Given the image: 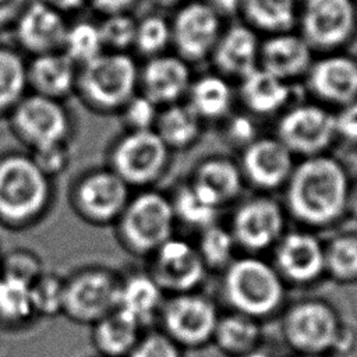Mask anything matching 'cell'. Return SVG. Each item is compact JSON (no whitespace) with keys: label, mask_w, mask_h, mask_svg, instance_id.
Masks as SVG:
<instances>
[{"label":"cell","mask_w":357,"mask_h":357,"mask_svg":"<svg viewBox=\"0 0 357 357\" xmlns=\"http://www.w3.org/2000/svg\"><path fill=\"white\" fill-rule=\"evenodd\" d=\"M294 165V155L276 137H258L238 162L244 181L264 194L283 188Z\"/></svg>","instance_id":"e0dca14e"},{"label":"cell","mask_w":357,"mask_h":357,"mask_svg":"<svg viewBox=\"0 0 357 357\" xmlns=\"http://www.w3.org/2000/svg\"><path fill=\"white\" fill-rule=\"evenodd\" d=\"M137 24L124 13L110 14L99 26L103 46L110 47L113 52L128 47L134 43Z\"/></svg>","instance_id":"7bdbcfd3"},{"label":"cell","mask_w":357,"mask_h":357,"mask_svg":"<svg viewBox=\"0 0 357 357\" xmlns=\"http://www.w3.org/2000/svg\"><path fill=\"white\" fill-rule=\"evenodd\" d=\"M42 1H47V4H53V6H59V7H74L77 4H79L81 0H42Z\"/></svg>","instance_id":"11a10c76"},{"label":"cell","mask_w":357,"mask_h":357,"mask_svg":"<svg viewBox=\"0 0 357 357\" xmlns=\"http://www.w3.org/2000/svg\"><path fill=\"white\" fill-rule=\"evenodd\" d=\"M259 45L254 28L250 25H234L220 33L212 59L219 74L241 79L259 67Z\"/></svg>","instance_id":"cb8c5ba5"},{"label":"cell","mask_w":357,"mask_h":357,"mask_svg":"<svg viewBox=\"0 0 357 357\" xmlns=\"http://www.w3.org/2000/svg\"><path fill=\"white\" fill-rule=\"evenodd\" d=\"M160 107L139 91L117 112L124 131L153 130Z\"/></svg>","instance_id":"ab89813d"},{"label":"cell","mask_w":357,"mask_h":357,"mask_svg":"<svg viewBox=\"0 0 357 357\" xmlns=\"http://www.w3.org/2000/svg\"><path fill=\"white\" fill-rule=\"evenodd\" d=\"M148 258L146 269L166 296L198 290L208 273L195 243L176 234Z\"/></svg>","instance_id":"9a60e30c"},{"label":"cell","mask_w":357,"mask_h":357,"mask_svg":"<svg viewBox=\"0 0 357 357\" xmlns=\"http://www.w3.org/2000/svg\"><path fill=\"white\" fill-rule=\"evenodd\" d=\"M234 92L226 77L220 74H205L192 79L185 102L206 121H223L233 107Z\"/></svg>","instance_id":"f1b7e54d"},{"label":"cell","mask_w":357,"mask_h":357,"mask_svg":"<svg viewBox=\"0 0 357 357\" xmlns=\"http://www.w3.org/2000/svg\"><path fill=\"white\" fill-rule=\"evenodd\" d=\"M178 56L199 61L212 53L220 36L219 14L206 1H192L176 14L170 28Z\"/></svg>","instance_id":"ac0fdd59"},{"label":"cell","mask_w":357,"mask_h":357,"mask_svg":"<svg viewBox=\"0 0 357 357\" xmlns=\"http://www.w3.org/2000/svg\"><path fill=\"white\" fill-rule=\"evenodd\" d=\"M10 126L28 151L70 142L73 117L61 100L28 92L10 112Z\"/></svg>","instance_id":"30bf717a"},{"label":"cell","mask_w":357,"mask_h":357,"mask_svg":"<svg viewBox=\"0 0 357 357\" xmlns=\"http://www.w3.org/2000/svg\"><path fill=\"white\" fill-rule=\"evenodd\" d=\"M172 31L169 24L158 15L144 18L137 24L134 45L145 56H158L169 43Z\"/></svg>","instance_id":"60d3db41"},{"label":"cell","mask_w":357,"mask_h":357,"mask_svg":"<svg viewBox=\"0 0 357 357\" xmlns=\"http://www.w3.org/2000/svg\"><path fill=\"white\" fill-rule=\"evenodd\" d=\"M132 190L110 167H95L81 173L70 188V205L86 223L114 225L124 211Z\"/></svg>","instance_id":"8fae6325"},{"label":"cell","mask_w":357,"mask_h":357,"mask_svg":"<svg viewBox=\"0 0 357 357\" xmlns=\"http://www.w3.org/2000/svg\"><path fill=\"white\" fill-rule=\"evenodd\" d=\"M166 293L148 269L130 271L121 275L117 310L126 312L144 329L158 324Z\"/></svg>","instance_id":"603a6c76"},{"label":"cell","mask_w":357,"mask_h":357,"mask_svg":"<svg viewBox=\"0 0 357 357\" xmlns=\"http://www.w3.org/2000/svg\"><path fill=\"white\" fill-rule=\"evenodd\" d=\"M286 216L284 206L262 192L234 208L229 230L237 248L254 255L275 247L286 231Z\"/></svg>","instance_id":"4fadbf2b"},{"label":"cell","mask_w":357,"mask_h":357,"mask_svg":"<svg viewBox=\"0 0 357 357\" xmlns=\"http://www.w3.org/2000/svg\"><path fill=\"white\" fill-rule=\"evenodd\" d=\"M195 247L208 272H222L233 259L237 248L229 227L218 223L198 231Z\"/></svg>","instance_id":"8d00e7d4"},{"label":"cell","mask_w":357,"mask_h":357,"mask_svg":"<svg viewBox=\"0 0 357 357\" xmlns=\"http://www.w3.org/2000/svg\"><path fill=\"white\" fill-rule=\"evenodd\" d=\"M356 343H357V336H356L354 328L343 324L342 331L337 336L335 349H333V356H336V354L346 356V354L351 353L356 347Z\"/></svg>","instance_id":"c3c4849f"},{"label":"cell","mask_w":357,"mask_h":357,"mask_svg":"<svg viewBox=\"0 0 357 357\" xmlns=\"http://www.w3.org/2000/svg\"><path fill=\"white\" fill-rule=\"evenodd\" d=\"M325 276L340 284L357 283V233H339L325 243Z\"/></svg>","instance_id":"e575fe53"},{"label":"cell","mask_w":357,"mask_h":357,"mask_svg":"<svg viewBox=\"0 0 357 357\" xmlns=\"http://www.w3.org/2000/svg\"><path fill=\"white\" fill-rule=\"evenodd\" d=\"M240 99L251 116L280 114L290 102V84L257 67L240 79Z\"/></svg>","instance_id":"4316f807"},{"label":"cell","mask_w":357,"mask_h":357,"mask_svg":"<svg viewBox=\"0 0 357 357\" xmlns=\"http://www.w3.org/2000/svg\"><path fill=\"white\" fill-rule=\"evenodd\" d=\"M310 92L324 106L342 107L357 100V60L347 54H329L312 61L305 74Z\"/></svg>","instance_id":"d6986e66"},{"label":"cell","mask_w":357,"mask_h":357,"mask_svg":"<svg viewBox=\"0 0 357 357\" xmlns=\"http://www.w3.org/2000/svg\"><path fill=\"white\" fill-rule=\"evenodd\" d=\"M240 357H279L276 353L273 351H269V350H264L262 347H258L244 356H240Z\"/></svg>","instance_id":"db71d44e"},{"label":"cell","mask_w":357,"mask_h":357,"mask_svg":"<svg viewBox=\"0 0 357 357\" xmlns=\"http://www.w3.org/2000/svg\"><path fill=\"white\" fill-rule=\"evenodd\" d=\"M222 273V296L231 311L262 321L283 308L286 283L272 262L247 254L234 258Z\"/></svg>","instance_id":"3957f363"},{"label":"cell","mask_w":357,"mask_h":357,"mask_svg":"<svg viewBox=\"0 0 357 357\" xmlns=\"http://www.w3.org/2000/svg\"><path fill=\"white\" fill-rule=\"evenodd\" d=\"M311 47L301 35L279 32L259 45V67L290 82L308 73L312 64Z\"/></svg>","instance_id":"7402d4cb"},{"label":"cell","mask_w":357,"mask_h":357,"mask_svg":"<svg viewBox=\"0 0 357 357\" xmlns=\"http://www.w3.org/2000/svg\"><path fill=\"white\" fill-rule=\"evenodd\" d=\"M172 151L155 130L124 131L112 144L107 156L110 167L130 188H152L167 172Z\"/></svg>","instance_id":"52a82bcc"},{"label":"cell","mask_w":357,"mask_h":357,"mask_svg":"<svg viewBox=\"0 0 357 357\" xmlns=\"http://www.w3.org/2000/svg\"><path fill=\"white\" fill-rule=\"evenodd\" d=\"M103 42L99 26L89 22H78L67 28L63 42V53L75 64H85L102 53Z\"/></svg>","instance_id":"f35d334b"},{"label":"cell","mask_w":357,"mask_h":357,"mask_svg":"<svg viewBox=\"0 0 357 357\" xmlns=\"http://www.w3.org/2000/svg\"><path fill=\"white\" fill-rule=\"evenodd\" d=\"M347 215L357 219V178L354 181H350L347 195Z\"/></svg>","instance_id":"f5cc1de1"},{"label":"cell","mask_w":357,"mask_h":357,"mask_svg":"<svg viewBox=\"0 0 357 357\" xmlns=\"http://www.w3.org/2000/svg\"><path fill=\"white\" fill-rule=\"evenodd\" d=\"M45 272L38 254L28 248H14L3 252L0 275L11 276L26 283H32Z\"/></svg>","instance_id":"b9f144b4"},{"label":"cell","mask_w":357,"mask_h":357,"mask_svg":"<svg viewBox=\"0 0 357 357\" xmlns=\"http://www.w3.org/2000/svg\"><path fill=\"white\" fill-rule=\"evenodd\" d=\"M28 0H0V25L18 17L26 7Z\"/></svg>","instance_id":"681fc988"},{"label":"cell","mask_w":357,"mask_h":357,"mask_svg":"<svg viewBox=\"0 0 357 357\" xmlns=\"http://www.w3.org/2000/svg\"><path fill=\"white\" fill-rule=\"evenodd\" d=\"M155 132L173 151H185L201 138L204 121L185 100L160 107Z\"/></svg>","instance_id":"f546056e"},{"label":"cell","mask_w":357,"mask_h":357,"mask_svg":"<svg viewBox=\"0 0 357 357\" xmlns=\"http://www.w3.org/2000/svg\"><path fill=\"white\" fill-rule=\"evenodd\" d=\"M113 226L127 252L149 257L174 236L177 222L170 197L152 187L132 192Z\"/></svg>","instance_id":"277c9868"},{"label":"cell","mask_w":357,"mask_h":357,"mask_svg":"<svg viewBox=\"0 0 357 357\" xmlns=\"http://www.w3.org/2000/svg\"><path fill=\"white\" fill-rule=\"evenodd\" d=\"M343 321L336 308L321 298H304L284 308L280 333L297 356H333Z\"/></svg>","instance_id":"8992f818"},{"label":"cell","mask_w":357,"mask_h":357,"mask_svg":"<svg viewBox=\"0 0 357 357\" xmlns=\"http://www.w3.org/2000/svg\"><path fill=\"white\" fill-rule=\"evenodd\" d=\"M91 326L92 344L100 357H127L145 331L120 310H114Z\"/></svg>","instance_id":"83f0119b"},{"label":"cell","mask_w":357,"mask_h":357,"mask_svg":"<svg viewBox=\"0 0 357 357\" xmlns=\"http://www.w3.org/2000/svg\"><path fill=\"white\" fill-rule=\"evenodd\" d=\"M272 250V265L286 284L307 287L325 276V244L311 230L284 231Z\"/></svg>","instance_id":"2e32d148"},{"label":"cell","mask_w":357,"mask_h":357,"mask_svg":"<svg viewBox=\"0 0 357 357\" xmlns=\"http://www.w3.org/2000/svg\"><path fill=\"white\" fill-rule=\"evenodd\" d=\"M67 26L61 14L50 4L38 0L18 15L17 39L35 56L59 52L63 47Z\"/></svg>","instance_id":"44dd1931"},{"label":"cell","mask_w":357,"mask_h":357,"mask_svg":"<svg viewBox=\"0 0 357 357\" xmlns=\"http://www.w3.org/2000/svg\"><path fill=\"white\" fill-rule=\"evenodd\" d=\"M77 75L75 63L63 52L38 54L26 64L31 92L57 100H63L75 92Z\"/></svg>","instance_id":"484cf974"},{"label":"cell","mask_w":357,"mask_h":357,"mask_svg":"<svg viewBox=\"0 0 357 357\" xmlns=\"http://www.w3.org/2000/svg\"><path fill=\"white\" fill-rule=\"evenodd\" d=\"M169 197L177 226L183 225L198 233L218 223L220 209L201 194L190 180L177 184Z\"/></svg>","instance_id":"1f68e13d"},{"label":"cell","mask_w":357,"mask_h":357,"mask_svg":"<svg viewBox=\"0 0 357 357\" xmlns=\"http://www.w3.org/2000/svg\"><path fill=\"white\" fill-rule=\"evenodd\" d=\"M1 259H3V251L0 248V271H1Z\"/></svg>","instance_id":"680465c9"},{"label":"cell","mask_w":357,"mask_h":357,"mask_svg":"<svg viewBox=\"0 0 357 357\" xmlns=\"http://www.w3.org/2000/svg\"><path fill=\"white\" fill-rule=\"evenodd\" d=\"M192 82L188 63L180 56H153L139 70L138 91L159 107L185 100Z\"/></svg>","instance_id":"ffe728a7"},{"label":"cell","mask_w":357,"mask_h":357,"mask_svg":"<svg viewBox=\"0 0 357 357\" xmlns=\"http://www.w3.org/2000/svg\"><path fill=\"white\" fill-rule=\"evenodd\" d=\"M134 0H92V4L102 13L110 15V14H119L124 13Z\"/></svg>","instance_id":"f907efd6"},{"label":"cell","mask_w":357,"mask_h":357,"mask_svg":"<svg viewBox=\"0 0 357 357\" xmlns=\"http://www.w3.org/2000/svg\"><path fill=\"white\" fill-rule=\"evenodd\" d=\"M190 181L219 209L237 201L245 183L238 163L220 155L202 159Z\"/></svg>","instance_id":"d4e9b609"},{"label":"cell","mask_w":357,"mask_h":357,"mask_svg":"<svg viewBox=\"0 0 357 357\" xmlns=\"http://www.w3.org/2000/svg\"><path fill=\"white\" fill-rule=\"evenodd\" d=\"M36 319L32 304L31 284L0 275V326L21 329Z\"/></svg>","instance_id":"d6a6232c"},{"label":"cell","mask_w":357,"mask_h":357,"mask_svg":"<svg viewBox=\"0 0 357 357\" xmlns=\"http://www.w3.org/2000/svg\"><path fill=\"white\" fill-rule=\"evenodd\" d=\"M219 317L216 304L195 290L166 296L158 324L183 350H197L212 343Z\"/></svg>","instance_id":"9c48e42d"},{"label":"cell","mask_w":357,"mask_h":357,"mask_svg":"<svg viewBox=\"0 0 357 357\" xmlns=\"http://www.w3.org/2000/svg\"><path fill=\"white\" fill-rule=\"evenodd\" d=\"M261 321L236 311L219 317L212 337V343L229 357H240L261 347Z\"/></svg>","instance_id":"4dcf8cb0"},{"label":"cell","mask_w":357,"mask_h":357,"mask_svg":"<svg viewBox=\"0 0 357 357\" xmlns=\"http://www.w3.org/2000/svg\"><path fill=\"white\" fill-rule=\"evenodd\" d=\"M127 357H184V350L160 329H145Z\"/></svg>","instance_id":"ee69618b"},{"label":"cell","mask_w":357,"mask_h":357,"mask_svg":"<svg viewBox=\"0 0 357 357\" xmlns=\"http://www.w3.org/2000/svg\"><path fill=\"white\" fill-rule=\"evenodd\" d=\"M243 0H206V3L220 15V14H234L240 10Z\"/></svg>","instance_id":"816d5d0a"},{"label":"cell","mask_w":357,"mask_h":357,"mask_svg":"<svg viewBox=\"0 0 357 357\" xmlns=\"http://www.w3.org/2000/svg\"><path fill=\"white\" fill-rule=\"evenodd\" d=\"M53 183L29 152L0 155V225L26 229L40 222L53 202Z\"/></svg>","instance_id":"7a4b0ae2"},{"label":"cell","mask_w":357,"mask_h":357,"mask_svg":"<svg viewBox=\"0 0 357 357\" xmlns=\"http://www.w3.org/2000/svg\"><path fill=\"white\" fill-rule=\"evenodd\" d=\"M96 357H100V356H96Z\"/></svg>","instance_id":"91938a15"},{"label":"cell","mask_w":357,"mask_h":357,"mask_svg":"<svg viewBox=\"0 0 357 357\" xmlns=\"http://www.w3.org/2000/svg\"><path fill=\"white\" fill-rule=\"evenodd\" d=\"M350 178L328 153L303 158L284 184V209L307 229H328L347 215Z\"/></svg>","instance_id":"6da1fadb"},{"label":"cell","mask_w":357,"mask_h":357,"mask_svg":"<svg viewBox=\"0 0 357 357\" xmlns=\"http://www.w3.org/2000/svg\"><path fill=\"white\" fill-rule=\"evenodd\" d=\"M223 139L233 148L243 151L258 135V128L254 121V116L250 113H230L223 120Z\"/></svg>","instance_id":"f6af8a7d"},{"label":"cell","mask_w":357,"mask_h":357,"mask_svg":"<svg viewBox=\"0 0 357 357\" xmlns=\"http://www.w3.org/2000/svg\"><path fill=\"white\" fill-rule=\"evenodd\" d=\"M139 70L126 53H100L82 64L75 92L91 110L117 113L138 92Z\"/></svg>","instance_id":"5b68a950"},{"label":"cell","mask_w":357,"mask_h":357,"mask_svg":"<svg viewBox=\"0 0 357 357\" xmlns=\"http://www.w3.org/2000/svg\"><path fill=\"white\" fill-rule=\"evenodd\" d=\"M296 357H335L331 354H319V356H296Z\"/></svg>","instance_id":"6f0895ef"},{"label":"cell","mask_w":357,"mask_h":357,"mask_svg":"<svg viewBox=\"0 0 357 357\" xmlns=\"http://www.w3.org/2000/svg\"><path fill=\"white\" fill-rule=\"evenodd\" d=\"M156 1H159L160 4H173V3H176L178 0H156Z\"/></svg>","instance_id":"9f6ffc18"},{"label":"cell","mask_w":357,"mask_h":357,"mask_svg":"<svg viewBox=\"0 0 357 357\" xmlns=\"http://www.w3.org/2000/svg\"><path fill=\"white\" fill-rule=\"evenodd\" d=\"M36 166L49 177L53 178L59 174H61L70 160H71V152H70V142H61V144H53L47 146H42L33 151H28Z\"/></svg>","instance_id":"bcb514c9"},{"label":"cell","mask_w":357,"mask_h":357,"mask_svg":"<svg viewBox=\"0 0 357 357\" xmlns=\"http://www.w3.org/2000/svg\"><path fill=\"white\" fill-rule=\"evenodd\" d=\"M240 11L250 26L265 32H287L297 21V0H243Z\"/></svg>","instance_id":"836d02e7"},{"label":"cell","mask_w":357,"mask_h":357,"mask_svg":"<svg viewBox=\"0 0 357 357\" xmlns=\"http://www.w3.org/2000/svg\"><path fill=\"white\" fill-rule=\"evenodd\" d=\"M336 138L349 144H357V100L350 102L333 113Z\"/></svg>","instance_id":"7dc6e473"},{"label":"cell","mask_w":357,"mask_h":357,"mask_svg":"<svg viewBox=\"0 0 357 357\" xmlns=\"http://www.w3.org/2000/svg\"><path fill=\"white\" fill-rule=\"evenodd\" d=\"M26 64L11 49L0 47V116H8L28 93Z\"/></svg>","instance_id":"d590c367"},{"label":"cell","mask_w":357,"mask_h":357,"mask_svg":"<svg viewBox=\"0 0 357 357\" xmlns=\"http://www.w3.org/2000/svg\"><path fill=\"white\" fill-rule=\"evenodd\" d=\"M31 296L36 318L63 315L64 278L45 271L31 283Z\"/></svg>","instance_id":"74e56055"},{"label":"cell","mask_w":357,"mask_h":357,"mask_svg":"<svg viewBox=\"0 0 357 357\" xmlns=\"http://www.w3.org/2000/svg\"><path fill=\"white\" fill-rule=\"evenodd\" d=\"M121 273L102 266L89 265L64 278L63 315L75 324L93 325L117 310Z\"/></svg>","instance_id":"ba28073f"},{"label":"cell","mask_w":357,"mask_h":357,"mask_svg":"<svg viewBox=\"0 0 357 357\" xmlns=\"http://www.w3.org/2000/svg\"><path fill=\"white\" fill-rule=\"evenodd\" d=\"M297 15L301 36L311 49L335 50L354 33L357 7L353 0H303Z\"/></svg>","instance_id":"5bb4252c"},{"label":"cell","mask_w":357,"mask_h":357,"mask_svg":"<svg viewBox=\"0 0 357 357\" xmlns=\"http://www.w3.org/2000/svg\"><path fill=\"white\" fill-rule=\"evenodd\" d=\"M275 137L301 159L326 153L336 139L333 113L321 103L287 106L278 119Z\"/></svg>","instance_id":"7c38bea8"}]
</instances>
